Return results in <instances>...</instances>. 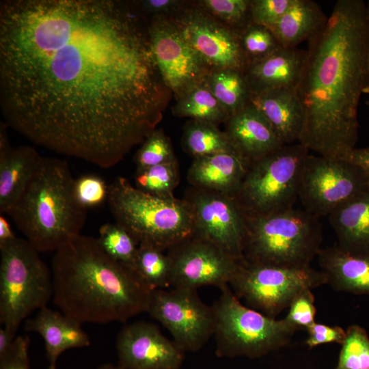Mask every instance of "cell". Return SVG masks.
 I'll return each instance as SVG.
<instances>
[{"mask_svg": "<svg viewBox=\"0 0 369 369\" xmlns=\"http://www.w3.org/2000/svg\"><path fill=\"white\" fill-rule=\"evenodd\" d=\"M249 103L264 115L284 144L299 141L304 115L296 90L252 92Z\"/></svg>", "mask_w": 369, "mask_h": 369, "instance_id": "obj_22", "label": "cell"}, {"mask_svg": "<svg viewBox=\"0 0 369 369\" xmlns=\"http://www.w3.org/2000/svg\"><path fill=\"white\" fill-rule=\"evenodd\" d=\"M48 369H57V368H48Z\"/></svg>", "mask_w": 369, "mask_h": 369, "instance_id": "obj_49", "label": "cell"}, {"mask_svg": "<svg viewBox=\"0 0 369 369\" xmlns=\"http://www.w3.org/2000/svg\"><path fill=\"white\" fill-rule=\"evenodd\" d=\"M29 343L27 336L16 337L11 350L0 358V369H31L29 359Z\"/></svg>", "mask_w": 369, "mask_h": 369, "instance_id": "obj_41", "label": "cell"}, {"mask_svg": "<svg viewBox=\"0 0 369 369\" xmlns=\"http://www.w3.org/2000/svg\"><path fill=\"white\" fill-rule=\"evenodd\" d=\"M167 251L172 264L171 287L197 290L229 285L241 260L193 235Z\"/></svg>", "mask_w": 369, "mask_h": 369, "instance_id": "obj_16", "label": "cell"}, {"mask_svg": "<svg viewBox=\"0 0 369 369\" xmlns=\"http://www.w3.org/2000/svg\"><path fill=\"white\" fill-rule=\"evenodd\" d=\"M147 313L169 332L184 353L200 351L214 334L213 307L202 301L197 290L155 289Z\"/></svg>", "mask_w": 369, "mask_h": 369, "instance_id": "obj_12", "label": "cell"}, {"mask_svg": "<svg viewBox=\"0 0 369 369\" xmlns=\"http://www.w3.org/2000/svg\"><path fill=\"white\" fill-rule=\"evenodd\" d=\"M108 187L105 181L94 175H85L75 180V194L79 202L87 209L107 200Z\"/></svg>", "mask_w": 369, "mask_h": 369, "instance_id": "obj_37", "label": "cell"}, {"mask_svg": "<svg viewBox=\"0 0 369 369\" xmlns=\"http://www.w3.org/2000/svg\"><path fill=\"white\" fill-rule=\"evenodd\" d=\"M243 259L285 267H306L320 251L318 217L294 207L264 215L247 217Z\"/></svg>", "mask_w": 369, "mask_h": 369, "instance_id": "obj_6", "label": "cell"}, {"mask_svg": "<svg viewBox=\"0 0 369 369\" xmlns=\"http://www.w3.org/2000/svg\"><path fill=\"white\" fill-rule=\"evenodd\" d=\"M138 8L146 15L170 17L178 12L187 3L178 0L135 1Z\"/></svg>", "mask_w": 369, "mask_h": 369, "instance_id": "obj_42", "label": "cell"}, {"mask_svg": "<svg viewBox=\"0 0 369 369\" xmlns=\"http://www.w3.org/2000/svg\"><path fill=\"white\" fill-rule=\"evenodd\" d=\"M225 132L237 152L249 163L284 145L264 115L251 103L225 122Z\"/></svg>", "mask_w": 369, "mask_h": 369, "instance_id": "obj_18", "label": "cell"}, {"mask_svg": "<svg viewBox=\"0 0 369 369\" xmlns=\"http://www.w3.org/2000/svg\"><path fill=\"white\" fill-rule=\"evenodd\" d=\"M169 138L161 128L155 129L141 144L134 162L137 170L169 163L176 160Z\"/></svg>", "mask_w": 369, "mask_h": 369, "instance_id": "obj_35", "label": "cell"}, {"mask_svg": "<svg viewBox=\"0 0 369 369\" xmlns=\"http://www.w3.org/2000/svg\"><path fill=\"white\" fill-rule=\"evenodd\" d=\"M135 187L145 193L162 198L175 197L174 191L180 181L177 159L146 169L136 170Z\"/></svg>", "mask_w": 369, "mask_h": 369, "instance_id": "obj_31", "label": "cell"}, {"mask_svg": "<svg viewBox=\"0 0 369 369\" xmlns=\"http://www.w3.org/2000/svg\"><path fill=\"white\" fill-rule=\"evenodd\" d=\"M134 269L152 290L171 287V260L162 249L139 245Z\"/></svg>", "mask_w": 369, "mask_h": 369, "instance_id": "obj_30", "label": "cell"}, {"mask_svg": "<svg viewBox=\"0 0 369 369\" xmlns=\"http://www.w3.org/2000/svg\"><path fill=\"white\" fill-rule=\"evenodd\" d=\"M219 289L212 305L217 357H260L288 344L299 329L285 318L277 320L244 305L229 285Z\"/></svg>", "mask_w": 369, "mask_h": 369, "instance_id": "obj_7", "label": "cell"}, {"mask_svg": "<svg viewBox=\"0 0 369 369\" xmlns=\"http://www.w3.org/2000/svg\"><path fill=\"white\" fill-rule=\"evenodd\" d=\"M172 108L174 115L217 125L230 117L229 112L211 91L207 78L176 98Z\"/></svg>", "mask_w": 369, "mask_h": 369, "instance_id": "obj_27", "label": "cell"}, {"mask_svg": "<svg viewBox=\"0 0 369 369\" xmlns=\"http://www.w3.org/2000/svg\"><path fill=\"white\" fill-rule=\"evenodd\" d=\"M249 164L237 152L197 157L188 169L187 178L193 187L234 197Z\"/></svg>", "mask_w": 369, "mask_h": 369, "instance_id": "obj_20", "label": "cell"}, {"mask_svg": "<svg viewBox=\"0 0 369 369\" xmlns=\"http://www.w3.org/2000/svg\"><path fill=\"white\" fill-rule=\"evenodd\" d=\"M16 237L8 221L0 215V245L8 243Z\"/></svg>", "mask_w": 369, "mask_h": 369, "instance_id": "obj_45", "label": "cell"}, {"mask_svg": "<svg viewBox=\"0 0 369 369\" xmlns=\"http://www.w3.org/2000/svg\"><path fill=\"white\" fill-rule=\"evenodd\" d=\"M305 59L306 50L282 47L249 64L245 74L251 93L277 89L297 90Z\"/></svg>", "mask_w": 369, "mask_h": 369, "instance_id": "obj_19", "label": "cell"}, {"mask_svg": "<svg viewBox=\"0 0 369 369\" xmlns=\"http://www.w3.org/2000/svg\"><path fill=\"white\" fill-rule=\"evenodd\" d=\"M317 257L327 284L333 289L369 295V254L349 252L336 245L320 249Z\"/></svg>", "mask_w": 369, "mask_h": 369, "instance_id": "obj_23", "label": "cell"}, {"mask_svg": "<svg viewBox=\"0 0 369 369\" xmlns=\"http://www.w3.org/2000/svg\"><path fill=\"white\" fill-rule=\"evenodd\" d=\"M366 105L369 107V98L366 100Z\"/></svg>", "mask_w": 369, "mask_h": 369, "instance_id": "obj_48", "label": "cell"}, {"mask_svg": "<svg viewBox=\"0 0 369 369\" xmlns=\"http://www.w3.org/2000/svg\"><path fill=\"white\" fill-rule=\"evenodd\" d=\"M135 1L1 0L0 106L31 142L102 168L161 121L172 93Z\"/></svg>", "mask_w": 369, "mask_h": 369, "instance_id": "obj_1", "label": "cell"}, {"mask_svg": "<svg viewBox=\"0 0 369 369\" xmlns=\"http://www.w3.org/2000/svg\"><path fill=\"white\" fill-rule=\"evenodd\" d=\"M184 198L192 213V235L243 259L246 215L234 197L191 187Z\"/></svg>", "mask_w": 369, "mask_h": 369, "instance_id": "obj_13", "label": "cell"}, {"mask_svg": "<svg viewBox=\"0 0 369 369\" xmlns=\"http://www.w3.org/2000/svg\"><path fill=\"white\" fill-rule=\"evenodd\" d=\"M96 369H122V368H120L118 365L114 366L110 364H107L100 366Z\"/></svg>", "mask_w": 369, "mask_h": 369, "instance_id": "obj_46", "label": "cell"}, {"mask_svg": "<svg viewBox=\"0 0 369 369\" xmlns=\"http://www.w3.org/2000/svg\"><path fill=\"white\" fill-rule=\"evenodd\" d=\"M289 311L284 318L288 322L299 329H307L315 323L316 310L314 305V297L311 290L299 294L292 301Z\"/></svg>", "mask_w": 369, "mask_h": 369, "instance_id": "obj_39", "label": "cell"}, {"mask_svg": "<svg viewBox=\"0 0 369 369\" xmlns=\"http://www.w3.org/2000/svg\"><path fill=\"white\" fill-rule=\"evenodd\" d=\"M96 239L109 256L134 269L139 244L124 228L116 223L104 224Z\"/></svg>", "mask_w": 369, "mask_h": 369, "instance_id": "obj_32", "label": "cell"}, {"mask_svg": "<svg viewBox=\"0 0 369 369\" xmlns=\"http://www.w3.org/2000/svg\"><path fill=\"white\" fill-rule=\"evenodd\" d=\"M309 150L300 143L284 144L251 163L234 198L247 217L294 207Z\"/></svg>", "mask_w": 369, "mask_h": 369, "instance_id": "obj_9", "label": "cell"}, {"mask_svg": "<svg viewBox=\"0 0 369 369\" xmlns=\"http://www.w3.org/2000/svg\"><path fill=\"white\" fill-rule=\"evenodd\" d=\"M327 17L312 0H294L282 18L269 29L282 47L295 48L309 41L323 27Z\"/></svg>", "mask_w": 369, "mask_h": 369, "instance_id": "obj_26", "label": "cell"}, {"mask_svg": "<svg viewBox=\"0 0 369 369\" xmlns=\"http://www.w3.org/2000/svg\"><path fill=\"white\" fill-rule=\"evenodd\" d=\"M306 329L308 336L305 343L310 348L333 342L342 344L346 338V331L339 326H329L315 322Z\"/></svg>", "mask_w": 369, "mask_h": 369, "instance_id": "obj_40", "label": "cell"}, {"mask_svg": "<svg viewBox=\"0 0 369 369\" xmlns=\"http://www.w3.org/2000/svg\"><path fill=\"white\" fill-rule=\"evenodd\" d=\"M122 369H180L185 353L158 326L137 321L124 326L116 339Z\"/></svg>", "mask_w": 369, "mask_h": 369, "instance_id": "obj_17", "label": "cell"}, {"mask_svg": "<svg viewBox=\"0 0 369 369\" xmlns=\"http://www.w3.org/2000/svg\"><path fill=\"white\" fill-rule=\"evenodd\" d=\"M336 369H369V337L361 327L353 325L346 330Z\"/></svg>", "mask_w": 369, "mask_h": 369, "instance_id": "obj_34", "label": "cell"}, {"mask_svg": "<svg viewBox=\"0 0 369 369\" xmlns=\"http://www.w3.org/2000/svg\"><path fill=\"white\" fill-rule=\"evenodd\" d=\"M297 94L304 115L299 143L346 159L358 139L357 109L369 94V20L362 0H339L308 41Z\"/></svg>", "mask_w": 369, "mask_h": 369, "instance_id": "obj_2", "label": "cell"}, {"mask_svg": "<svg viewBox=\"0 0 369 369\" xmlns=\"http://www.w3.org/2000/svg\"><path fill=\"white\" fill-rule=\"evenodd\" d=\"M328 217L340 247L352 253L369 254V187Z\"/></svg>", "mask_w": 369, "mask_h": 369, "instance_id": "obj_25", "label": "cell"}, {"mask_svg": "<svg viewBox=\"0 0 369 369\" xmlns=\"http://www.w3.org/2000/svg\"><path fill=\"white\" fill-rule=\"evenodd\" d=\"M182 146L194 158L237 152L226 132L219 130L217 125L195 120H189L184 126Z\"/></svg>", "mask_w": 369, "mask_h": 369, "instance_id": "obj_28", "label": "cell"}, {"mask_svg": "<svg viewBox=\"0 0 369 369\" xmlns=\"http://www.w3.org/2000/svg\"><path fill=\"white\" fill-rule=\"evenodd\" d=\"M238 36L247 65L282 48L269 28L251 22L238 32Z\"/></svg>", "mask_w": 369, "mask_h": 369, "instance_id": "obj_33", "label": "cell"}, {"mask_svg": "<svg viewBox=\"0 0 369 369\" xmlns=\"http://www.w3.org/2000/svg\"><path fill=\"white\" fill-rule=\"evenodd\" d=\"M148 31L156 66L175 98L207 78L211 70L169 17H150Z\"/></svg>", "mask_w": 369, "mask_h": 369, "instance_id": "obj_15", "label": "cell"}, {"mask_svg": "<svg viewBox=\"0 0 369 369\" xmlns=\"http://www.w3.org/2000/svg\"><path fill=\"white\" fill-rule=\"evenodd\" d=\"M16 336L3 326L0 328V358L4 357L11 350Z\"/></svg>", "mask_w": 369, "mask_h": 369, "instance_id": "obj_44", "label": "cell"}, {"mask_svg": "<svg viewBox=\"0 0 369 369\" xmlns=\"http://www.w3.org/2000/svg\"><path fill=\"white\" fill-rule=\"evenodd\" d=\"M294 0H251V22L268 28L275 25Z\"/></svg>", "mask_w": 369, "mask_h": 369, "instance_id": "obj_38", "label": "cell"}, {"mask_svg": "<svg viewBox=\"0 0 369 369\" xmlns=\"http://www.w3.org/2000/svg\"><path fill=\"white\" fill-rule=\"evenodd\" d=\"M52 273L25 238L0 245V323L16 334L33 312L53 298Z\"/></svg>", "mask_w": 369, "mask_h": 369, "instance_id": "obj_8", "label": "cell"}, {"mask_svg": "<svg viewBox=\"0 0 369 369\" xmlns=\"http://www.w3.org/2000/svg\"><path fill=\"white\" fill-rule=\"evenodd\" d=\"M53 300L80 324L124 323L147 312L152 290L131 267L80 234L54 252Z\"/></svg>", "mask_w": 369, "mask_h": 369, "instance_id": "obj_3", "label": "cell"}, {"mask_svg": "<svg viewBox=\"0 0 369 369\" xmlns=\"http://www.w3.org/2000/svg\"><path fill=\"white\" fill-rule=\"evenodd\" d=\"M366 12L368 19L369 20V1H368V2L366 3Z\"/></svg>", "mask_w": 369, "mask_h": 369, "instance_id": "obj_47", "label": "cell"}, {"mask_svg": "<svg viewBox=\"0 0 369 369\" xmlns=\"http://www.w3.org/2000/svg\"><path fill=\"white\" fill-rule=\"evenodd\" d=\"M369 187L362 169L346 159L308 154L301 172L298 199L305 210L319 217Z\"/></svg>", "mask_w": 369, "mask_h": 369, "instance_id": "obj_11", "label": "cell"}, {"mask_svg": "<svg viewBox=\"0 0 369 369\" xmlns=\"http://www.w3.org/2000/svg\"><path fill=\"white\" fill-rule=\"evenodd\" d=\"M115 223L139 245L166 251L193 234L187 201L152 195L119 176L109 185L107 199Z\"/></svg>", "mask_w": 369, "mask_h": 369, "instance_id": "obj_5", "label": "cell"}, {"mask_svg": "<svg viewBox=\"0 0 369 369\" xmlns=\"http://www.w3.org/2000/svg\"><path fill=\"white\" fill-rule=\"evenodd\" d=\"M346 160L355 164L362 169L369 183V146L354 148L348 155Z\"/></svg>", "mask_w": 369, "mask_h": 369, "instance_id": "obj_43", "label": "cell"}, {"mask_svg": "<svg viewBox=\"0 0 369 369\" xmlns=\"http://www.w3.org/2000/svg\"><path fill=\"white\" fill-rule=\"evenodd\" d=\"M325 284L324 273L311 266L285 267L241 259L229 286L247 306L275 318L299 294Z\"/></svg>", "mask_w": 369, "mask_h": 369, "instance_id": "obj_10", "label": "cell"}, {"mask_svg": "<svg viewBox=\"0 0 369 369\" xmlns=\"http://www.w3.org/2000/svg\"><path fill=\"white\" fill-rule=\"evenodd\" d=\"M207 82L215 96L230 115L249 103L251 92L244 71L212 70L207 77Z\"/></svg>", "mask_w": 369, "mask_h": 369, "instance_id": "obj_29", "label": "cell"}, {"mask_svg": "<svg viewBox=\"0 0 369 369\" xmlns=\"http://www.w3.org/2000/svg\"><path fill=\"white\" fill-rule=\"evenodd\" d=\"M66 161L43 156L23 192L7 212L40 253L55 252L81 234L87 208L78 201Z\"/></svg>", "mask_w": 369, "mask_h": 369, "instance_id": "obj_4", "label": "cell"}, {"mask_svg": "<svg viewBox=\"0 0 369 369\" xmlns=\"http://www.w3.org/2000/svg\"><path fill=\"white\" fill-rule=\"evenodd\" d=\"M251 0H203L198 4L238 33L251 23Z\"/></svg>", "mask_w": 369, "mask_h": 369, "instance_id": "obj_36", "label": "cell"}, {"mask_svg": "<svg viewBox=\"0 0 369 369\" xmlns=\"http://www.w3.org/2000/svg\"><path fill=\"white\" fill-rule=\"evenodd\" d=\"M24 327L26 331L42 337L51 368H57V361L65 351L90 345V338L82 329L81 324L47 306L40 309L33 318L27 319Z\"/></svg>", "mask_w": 369, "mask_h": 369, "instance_id": "obj_21", "label": "cell"}, {"mask_svg": "<svg viewBox=\"0 0 369 369\" xmlns=\"http://www.w3.org/2000/svg\"><path fill=\"white\" fill-rule=\"evenodd\" d=\"M43 156L32 146H0V214H6L39 167Z\"/></svg>", "mask_w": 369, "mask_h": 369, "instance_id": "obj_24", "label": "cell"}, {"mask_svg": "<svg viewBox=\"0 0 369 369\" xmlns=\"http://www.w3.org/2000/svg\"><path fill=\"white\" fill-rule=\"evenodd\" d=\"M169 18L211 70L235 69L245 72L247 61L237 31L223 24L199 4L186 3Z\"/></svg>", "mask_w": 369, "mask_h": 369, "instance_id": "obj_14", "label": "cell"}]
</instances>
